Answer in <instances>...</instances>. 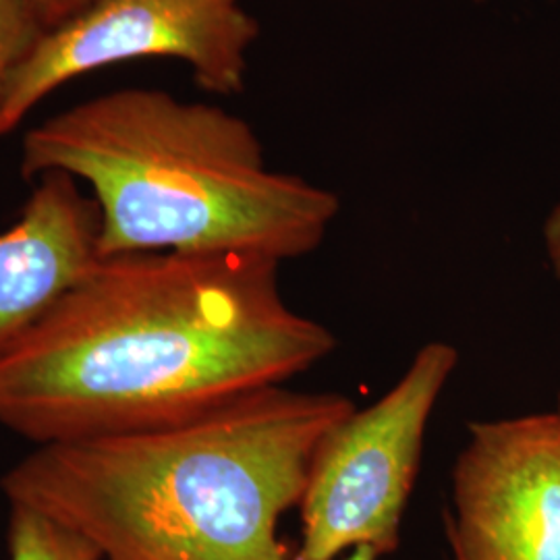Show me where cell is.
<instances>
[{
	"instance_id": "obj_10",
	"label": "cell",
	"mask_w": 560,
	"mask_h": 560,
	"mask_svg": "<svg viewBox=\"0 0 560 560\" xmlns=\"http://www.w3.org/2000/svg\"><path fill=\"white\" fill-rule=\"evenodd\" d=\"M44 32H55L60 25L75 20L88 7L96 0H25Z\"/></svg>"
},
{
	"instance_id": "obj_1",
	"label": "cell",
	"mask_w": 560,
	"mask_h": 560,
	"mask_svg": "<svg viewBox=\"0 0 560 560\" xmlns=\"http://www.w3.org/2000/svg\"><path fill=\"white\" fill-rule=\"evenodd\" d=\"M280 261L98 258L0 358V423L36 446L168 425L298 378L337 337L295 312Z\"/></svg>"
},
{
	"instance_id": "obj_2",
	"label": "cell",
	"mask_w": 560,
	"mask_h": 560,
	"mask_svg": "<svg viewBox=\"0 0 560 560\" xmlns=\"http://www.w3.org/2000/svg\"><path fill=\"white\" fill-rule=\"evenodd\" d=\"M355 402L287 384L168 425L40 444L0 480L106 560H289L280 517L300 506L322 436Z\"/></svg>"
},
{
	"instance_id": "obj_4",
	"label": "cell",
	"mask_w": 560,
	"mask_h": 560,
	"mask_svg": "<svg viewBox=\"0 0 560 560\" xmlns=\"http://www.w3.org/2000/svg\"><path fill=\"white\" fill-rule=\"evenodd\" d=\"M457 363L455 345L425 342L381 399L355 407L322 436L301 497V541L291 560H339L358 548L381 557L397 550L425 430Z\"/></svg>"
},
{
	"instance_id": "obj_13",
	"label": "cell",
	"mask_w": 560,
	"mask_h": 560,
	"mask_svg": "<svg viewBox=\"0 0 560 560\" xmlns=\"http://www.w3.org/2000/svg\"><path fill=\"white\" fill-rule=\"evenodd\" d=\"M557 411L560 413V390H559V397H557Z\"/></svg>"
},
{
	"instance_id": "obj_3",
	"label": "cell",
	"mask_w": 560,
	"mask_h": 560,
	"mask_svg": "<svg viewBox=\"0 0 560 560\" xmlns=\"http://www.w3.org/2000/svg\"><path fill=\"white\" fill-rule=\"evenodd\" d=\"M21 173L85 180L98 208V256L256 254L298 260L337 221V194L272 171L256 129L208 102L127 88L30 129Z\"/></svg>"
},
{
	"instance_id": "obj_12",
	"label": "cell",
	"mask_w": 560,
	"mask_h": 560,
	"mask_svg": "<svg viewBox=\"0 0 560 560\" xmlns=\"http://www.w3.org/2000/svg\"><path fill=\"white\" fill-rule=\"evenodd\" d=\"M381 559V555L376 552V550H372V548H358V550H351L349 555H345V557H340L339 560H378Z\"/></svg>"
},
{
	"instance_id": "obj_7",
	"label": "cell",
	"mask_w": 560,
	"mask_h": 560,
	"mask_svg": "<svg viewBox=\"0 0 560 560\" xmlns=\"http://www.w3.org/2000/svg\"><path fill=\"white\" fill-rule=\"evenodd\" d=\"M0 233V358L98 260V208L67 173L38 177Z\"/></svg>"
},
{
	"instance_id": "obj_9",
	"label": "cell",
	"mask_w": 560,
	"mask_h": 560,
	"mask_svg": "<svg viewBox=\"0 0 560 560\" xmlns=\"http://www.w3.org/2000/svg\"><path fill=\"white\" fill-rule=\"evenodd\" d=\"M46 36L25 0H0V106L9 81Z\"/></svg>"
},
{
	"instance_id": "obj_8",
	"label": "cell",
	"mask_w": 560,
	"mask_h": 560,
	"mask_svg": "<svg viewBox=\"0 0 560 560\" xmlns=\"http://www.w3.org/2000/svg\"><path fill=\"white\" fill-rule=\"evenodd\" d=\"M7 540L11 560H106L75 529L21 504H11Z\"/></svg>"
},
{
	"instance_id": "obj_5",
	"label": "cell",
	"mask_w": 560,
	"mask_h": 560,
	"mask_svg": "<svg viewBox=\"0 0 560 560\" xmlns=\"http://www.w3.org/2000/svg\"><path fill=\"white\" fill-rule=\"evenodd\" d=\"M258 36L241 0H96L48 32L15 71L0 106V138L60 85L127 60L179 59L201 90L237 94Z\"/></svg>"
},
{
	"instance_id": "obj_11",
	"label": "cell",
	"mask_w": 560,
	"mask_h": 560,
	"mask_svg": "<svg viewBox=\"0 0 560 560\" xmlns=\"http://www.w3.org/2000/svg\"><path fill=\"white\" fill-rule=\"evenodd\" d=\"M541 237H544V252L550 264V270L555 279L560 282V200L548 212L541 229Z\"/></svg>"
},
{
	"instance_id": "obj_6",
	"label": "cell",
	"mask_w": 560,
	"mask_h": 560,
	"mask_svg": "<svg viewBox=\"0 0 560 560\" xmlns=\"http://www.w3.org/2000/svg\"><path fill=\"white\" fill-rule=\"evenodd\" d=\"M451 474L455 560H560V413L471 421Z\"/></svg>"
}]
</instances>
